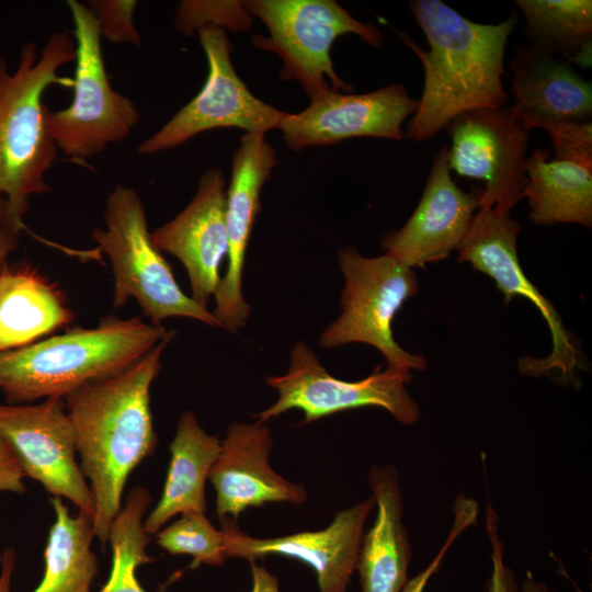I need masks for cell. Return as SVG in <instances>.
I'll return each instance as SVG.
<instances>
[{
	"mask_svg": "<svg viewBox=\"0 0 592 592\" xmlns=\"http://www.w3.org/2000/svg\"><path fill=\"white\" fill-rule=\"evenodd\" d=\"M173 338L160 341L126 369L64 397L80 469L93 497V534L102 545L109 543L129 475L157 445L150 388Z\"/></svg>",
	"mask_w": 592,
	"mask_h": 592,
	"instance_id": "1",
	"label": "cell"
},
{
	"mask_svg": "<svg viewBox=\"0 0 592 592\" xmlns=\"http://www.w3.org/2000/svg\"><path fill=\"white\" fill-rule=\"evenodd\" d=\"M409 7L430 49H421L406 33L396 31L424 70L423 92L403 137L429 140L464 112L504 106V52L517 14L482 24L441 0H414Z\"/></svg>",
	"mask_w": 592,
	"mask_h": 592,
	"instance_id": "2",
	"label": "cell"
},
{
	"mask_svg": "<svg viewBox=\"0 0 592 592\" xmlns=\"http://www.w3.org/2000/svg\"><path fill=\"white\" fill-rule=\"evenodd\" d=\"M75 58L73 37L65 31L53 33L39 54L25 43L14 72L0 56V198L20 224L29 198L49 191L45 175L57 159L43 96L50 86L72 88L73 79L58 70Z\"/></svg>",
	"mask_w": 592,
	"mask_h": 592,
	"instance_id": "3",
	"label": "cell"
},
{
	"mask_svg": "<svg viewBox=\"0 0 592 592\" xmlns=\"http://www.w3.org/2000/svg\"><path fill=\"white\" fill-rule=\"evenodd\" d=\"M172 334L138 317H109L95 328H76L0 352V390L10 405L64 399L88 383L126 369Z\"/></svg>",
	"mask_w": 592,
	"mask_h": 592,
	"instance_id": "4",
	"label": "cell"
},
{
	"mask_svg": "<svg viewBox=\"0 0 592 592\" xmlns=\"http://www.w3.org/2000/svg\"><path fill=\"white\" fill-rule=\"evenodd\" d=\"M104 219L105 228L94 229L92 237L98 250L112 263L115 308L134 298L152 325L161 326L170 317H184L220 328L212 311L180 288L170 264L150 238L136 190L115 186L107 196Z\"/></svg>",
	"mask_w": 592,
	"mask_h": 592,
	"instance_id": "5",
	"label": "cell"
},
{
	"mask_svg": "<svg viewBox=\"0 0 592 592\" xmlns=\"http://www.w3.org/2000/svg\"><path fill=\"white\" fill-rule=\"evenodd\" d=\"M249 16L260 19L269 36L254 35L255 47L277 54L283 60L281 78L297 80L309 98L326 92H352L335 72L331 48L344 34H354L372 47L384 38L376 25L361 22L333 0L241 1Z\"/></svg>",
	"mask_w": 592,
	"mask_h": 592,
	"instance_id": "6",
	"label": "cell"
},
{
	"mask_svg": "<svg viewBox=\"0 0 592 592\" xmlns=\"http://www.w3.org/2000/svg\"><path fill=\"white\" fill-rule=\"evenodd\" d=\"M338 261L344 276L342 311L321 333L319 344L332 349L365 343L383 354L387 368L425 369V358L402 349L391 327L398 310L419 291L415 271L387 254L366 258L354 247L340 249Z\"/></svg>",
	"mask_w": 592,
	"mask_h": 592,
	"instance_id": "7",
	"label": "cell"
},
{
	"mask_svg": "<svg viewBox=\"0 0 592 592\" xmlns=\"http://www.w3.org/2000/svg\"><path fill=\"white\" fill-rule=\"evenodd\" d=\"M67 4L76 46L73 96L66 109L49 111L47 125L57 149L80 160L128 137L140 114L134 102L110 83L92 12L78 0Z\"/></svg>",
	"mask_w": 592,
	"mask_h": 592,
	"instance_id": "8",
	"label": "cell"
},
{
	"mask_svg": "<svg viewBox=\"0 0 592 592\" xmlns=\"http://www.w3.org/2000/svg\"><path fill=\"white\" fill-rule=\"evenodd\" d=\"M412 379L410 372L387 367L382 371L380 366L356 382L338 379L305 342L298 341L291 351L288 371L266 378V384L277 391V399L254 418L266 423L297 409L304 413V423H309L337 412L379 407L398 422L411 425L420 418V407L407 389Z\"/></svg>",
	"mask_w": 592,
	"mask_h": 592,
	"instance_id": "9",
	"label": "cell"
},
{
	"mask_svg": "<svg viewBox=\"0 0 592 592\" xmlns=\"http://www.w3.org/2000/svg\"><path fill=\"white\" fill-rule=\"evenodd\" d=\"M197 34L208 65L206 81L187 104L138 146V155L170 150L217 128L265 135L278 129L286 115L254 96L239 78L231 62L232 45L224 29L207 25Z\"/></svg>",
	"mask_w": 592,
	"mask_h": 592,
	"instance_id": "10",
	"label": "cell"
},
{
	"mask_svg": "<svg viewBox=\"0 0 592 592\" xmlns=\"http://www.w3.org/2000/svg\"><path fill=\"white\" fill-rule=\"evenodd\" d=\"M446 129L452 138L451 171L483 182L479 207L511 213L526 185L528 144V132L512 104L469 110Z\"/></svg>",
	"mask_w": 592,
	"mask_h": 592,
	"instance_id": "11",
	"label": "cell"
},
{
	"mask_svg": "<svg viewBox=\"0 0 592 592\" xmlns=\"http://www.w3.org/2000/svg\"><path fill=\"white\" fill-rule=\"evenodd\" d=\"M520 224L510 213L479 207L471 227L458 247V261L490 276L509 303L513 296L530 300L548 325L553 348L542 358L524 356L520 369L527 375H548L555 371L565 379L581 368V356L555 306L524 274L517 257Z\"/></svg>",
	"mask_w": 592,
	"mask_h": 592,
	"instance_id": "12",
	"label": "cell"
},
{
	"mask_svg": "<svg viewBox=\"0 0 592 592\" xmlns=\"http://www.w3.org/2000/svg\"><path fill=\"white\" fill-rule=\"evenodd\" d=\"M65 408L59 397L36 405H0V436L15 452L25 477L93 519L92 492L77 462L75 431Z\"/></svg>",
	"mask_w": 592,
	"mask_h": 592,
	"instance_id": "13",
	"label": "cell"
},
{
	"mask_svg": "<svg viewBox=\"0 0 592 592\" xmlns=\"http://www.w3.org/2000/svg\"><path fill=\"white\" fill-rule=\"evenodd\" d=\"M298 113H286L278 129L293 150L334 145L355 137L403 139L402 124L418 109L403 84L366 93L326 91Z\"/></svg>",
	"mask_w": 592,
	"mask_h": 592,
	"instance_id": "14",
	"label": "cell"
},
{
	"mask_svg": "<svg viewBox=\"0 0 592 592\" xmlns=\"http://www.w3.org/2000/svg\"><path fill=\"white\" fill-rule=\"evenodd\" d=\"M374 508L375 500L369 496L338 512L326 528L271 538L252 537L235 520L226 519L221 521L225 555L248 561L270 555L291 557L316 572L319 592H348L365 523Z\"/></svg>",
	"mask_w": 592,
	"mask_h": 592,
	"instance_id": "15",
	"label": "cell"
},
{
	"mask_svg": "<svg viewBox=\"0 0 592 592\" xmlns=\"http://www.w3.org/2000/svg\"><path fill=\"white\" fill-rule=\"evenodd\" d=\"M277 164L276 151L265 135L244 134L234 152L226 190L227 270L212 311L220 328L237 332L244 327L250 306L242 293L248 243L261 209V191Z\"/></svg>",
	"mask_w": 592,
	"mask_h": 592,
	"instance_id": "16",
	"label": "cell"
},
{
	"mask_svg": "<svg viewBox=\"0 0 592 592\" xmlns=\"http://www.w3.org/2000/svg\"><path fill=\"white\" fill-rule=\"evenodd\" d=\"M482 190L463 191L453 180L447 146L434 156L421 200L408 221L385 235V254L414 269L439 262L458 249L467 236Z\"/></svg>",
	"mask_w": 592,
	"mask_h": 592,
	"instance_id": "17",
	"label": "cell"
},
{
	"mask_svg": "<svg viewBox=\"0 0 592 592\" xmlns=\"http://www.w3.org/2000/svg\"><path fill=\"white\" fill-rule=\"evenodd\" d=\"M273 447L266 423L232 422L221 440L219 455L208 480L214 487L215 513L221 521L238 516L265 503L301 504L307 490L275 471L270 464Z\"/></svg>",
	"mask_w": 592,
	"mask_h": 592,
	"instance_id": "18",
	"label": "cell"
},
{
	"mask_svg": "<svg viewBox=\"0 0 592 592\" xmlns=\"http://www.w3.org/2000/svg\"><path fill=\"white\" fill-rule=\"evenodd\" d=\"M153 244L174 255L185 267L192 298L207 304L219 287L220 264L228 254L226 181L209 169L198 181L191 203L173 219L150 232Z\"/></svg>",
	"mask_w": 592,
	"mask_h": 592,
	"instance_id": "19",
	"label": "cell"
},
{
	"mask_svg": "<svg viewBox=\"0 0 592 592\" xmlns=\"http://www.w3.org/2000/svg\"><path fill=\"white\" fill-rule=\"evenodd\" d=\"M510 70L512 106L528 133L591 122V83L569 61L532 45H520L514 47Z\"/></svg>",
	"mask_w": 592,
	"mask_h": 592,
	"instance_id": "20",
	"label": "cell"
},
{
	"mask_svg": "<svg viewBox=\"0 0 592 592\" xmlns=\"http://www.w3.org/2000/svg\"><path fill=\"white\" fill-rule=\"evenodd\" d=\"M367 483L377 512L357 556L361 592H401L410 579L412 544L405 523L400 475L394 464L373 465Z\"/></svg>",
	"mask_w": 592,
	"mask_h": 592,
	"instance_id": "21",
	"label": "cell"
},
{
	"mask_svg": "<svg viewBox=\"0 0 592 592\" xmlns=\"http://www.w3.org/2000/svg\"><path fill=\"white\" fill-rule=\"evenodd\" d=\"M221 440L208 434L195 414L185 410L170 443V463L161 497L144 520V531L156 535L174 516L206 512L205 483L220 451Z\"/></svg>",
	"mask_w": 592,
	"mask_h": 592,
	"instance_id": "22",
	"label": "cell"
},
{
	"mask_svg": "<svg viewBox=\"0 0 592 592\" xmlns=\"http://www.w3.org/2000/svg\"><path fill=\"white\" fill-rule=\"evenodd\" d=\"M72 319L62 294L31 266L0 271V352L20 349Z\"/></svg>",
	"mask_w": 592,
	"mask_h": 592,
	"instance_id": "23",
	"label": "cell"
},
{
	"mask_svg": "<svg viewBox=\"0 0 592 592\" xmlns=\"http://www.w3.org/2000/svg\"><path fill=\"white\" fill-rule=\"evenodd\" d=\"M547 149H535L525 161L526 185L522 198L536 225L577 224L592 226V163L555 158Z\"/></svg>",
	"mask_w": 592,
	"mask_h": 592,
	"instance_id": "24",
	"label": "cell"
},
{
	"mask_svg": "<svg viewBox=\"0 0 592 592\" xmlns=\"http://www.w3.org/2000/svg\"><path fill=\"white\" fill-rule=\"evenodd\" d=\"M50 503L55 521L44 550V574L33 592H90L98 573L92 516L81 511L71 515L59 497Z\"/></svg>",
	"mask_w": 592,
	"mask_h": 592,
	"instance_id": "25",
	"label": "cell"
},
{
	"mask_svg": "<svg viewBox=\"0 0 592 592\" xmlns=\"http://www.w3.org/2000/svg\"><path fill=\"white\" fill-rule=\"evenodd\" d=\"M515 4L525 18L530 45L569 62L590 60V0H517Z\"/></svg>",
	"mask_w": 592,
	"mask_h": 592,
	"instance_id": "26",
	"label": "cell"
},
{
	"mask_svg": "<svg viewBox=\"0 0 592 592\" xmlns=\"http://www.w3.org/2000/svg\"><path fill=\"white\" fill-rule=\"evenodd\" d=\"M152 502L148 489L133 488L112 523L109 543L112 547V567L105 584L99 592H147L137 578V568L152 562L147 554L149 537L144 531L145 513Z\"/></svg>",
	"mask_w": 592,
	"mask_h": 592,
	"instance_id": "27",
	"label": "cell"
},
{
	"mask_svg": "<svg viewBox=\"0 0 592 592\" xmlns=\"http://www.w3.org/2000/svg\"><path fill=\"white\" fill-rule=\"evenodd\" d=\"M155 536L156 543L171 555H190L191 569L226 562L224 533L203 512H187Z\"/></svg>",
	"mask_w": 592,
	"mask_h": 592,
	"instance_id": "28",
	"label": "cell"
},
{
	"mask_svg": "<svg viewBox=\"0 0 592 592\" xmlns=\"http://www.w3.org/2000/svg\"><path fill=\"white\" fill-rule=\"evenodd\" d=\"M247 29L251 24L250 16L242 8L241 1H181L177 9L175 29L178 32L192 35L207 25L225 30Z\"/></svg>",
	"mask_w": 592,
	"mask_h": 592,
	"instance_id": "29",
	"label": "cell"
},
{
	"mask_svg": "<svg viewBox=\"0 0 592 592\" xmlns=\"http://www.w3.org/2000/svg\"><path fill=\"white\" fill-rule=\"evenodd\" d=\"M135 0H89L87 7L94 15L101 37L114 44L141 46L134 23Z\"/></svg>",
	"mask_w": 592,
	"mask_h": 592,
	"instance_id": "30",
	"label": "cell"
},
{
	"mask_svg": "<svg viewBox=\"0 0 592 592\" xmlns=\"http://www.w3.org/2000/svg\"><path fill=\"white\" fill-rule=\"evenodd\" d=\"M479 515V504L465 493H459L453 504V523L449 533L437 550L432 561L418 574L409 579L401 592H425V588L431 578L439 571L443 559L452 547L453 543L468 527L476 524Z\"/></svg>",
	"mask_w": 592,
	"mask_h": 592,
	"instance_id": "31",
	"label": "cell"
},
{
	"mask_svg": "<svg viewBox=\"0 0 592 592\" xmlns=\"http://www.w3.org/2000/svg\"><path fill=\"white\" fill-rule=\"evenodd\" d=\"M485 516L491 559V574L487 583V590L488 592H520L515 574L504 561L499 519L490 501H488Z\"/></svg>",
	"mask_w": 592,
	"mask_h": 592,
	"instance_id": "32",
	"label": "cell"
},
{
	"mask_svg": "<svg viewBox=\"0 0 592 592\" xmlns=\"http://www.w3.org/2000/svg\"><path fill=\"white\" fill-rule=\"evenodd\" d=\"M22 465L10 444L0 436V491L23 493L26 490Z\"/></svg>",
	"mask_w": 592,
	"mask_h": 592,
	"instance_id": "33",
	"label": "cell"
},
{
	"mask_svg": "<svg viewBox=\"0 0 592 592\" xmlns=\"http://www.w3.org/2000/svg\"><path fill=\"white\" fill-rule=\"evenodd\" d=\"M25 229L24 224L18 223L10 214L7 201L0 198V271L7 264L5 260L19 244V235Z\"/></svg>",
	"mask_w": 592,
	"mask_h": 592,
	"instance_id": "34",
	"label": "cell"
},
{
	"mask_svg": "<svg viewBox=\"0 0 592 592\" xmlns=\"http://www.w3.org/2000/svg\"><path fill=\"white\" fill-rule=\"evenodd\" d=\"M252 585L250 592H280L278 578L255 561H249Z\"/></svg>",
	"mask_w": 592,
	"mask_h": 592,
	"instance_id": "35",
	"label": "cell"
},
{
	"mask_svg": "<svg viewBox=\"0 0 592 592\" xmlns=\"http://www.w3.org/2000/svg\"><path fill=\"white\" fill-rule=\"evenodd\" d=\"M15 563V550L13 548H5L2 551V561L0 568V592H11Z\"/></svg>",
	"mask_w": 592,
	"mask_h": 592,
	"instance_id": "36",
	"label": "cell"
},
{
	"mask_svg": "<svg viewBox=\"0 0 592 592\" xmlns=\"http://www.w3.org/2000/svg\"><path fill=\"white\" fill-rule=\"evenodd\" d=\"M520 592H551L545 582L537 580L531 571H527L522 580Z\"/></svg>",
	"mask_w": 592,
	"mask_h": 592,
	"instance_id": "37",
	"label": "cell"
},
{
	"mask_svg": "<svg viewBox=\"0 0 592 592\" xmlns=\"http://www.w3.org/2000/svg\"><path fill=\"white\" fill-rule=\"evenodd\" d=\"M1 561H2V551H0V568H1Z\"/></svg>",
	"mask_w": 592,
	"mask_h": 592,
	"instance_id": "38",
	"label": "cell"
}]
</instances>
